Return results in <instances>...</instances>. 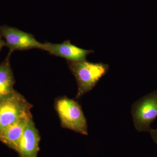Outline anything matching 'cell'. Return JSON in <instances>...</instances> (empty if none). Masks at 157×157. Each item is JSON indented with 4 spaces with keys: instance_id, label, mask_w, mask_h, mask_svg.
Listing matches in <instances>:
<instances>
[{
    "instance_id": "cell-8",
    "label": "cell",
    "mask_w": 157,
    "mask_h": 157,
    "mask_svg": "<svg viewBox=\"0 0 157 157\" xmlns=\"http://www.w3.org/2000/svg\"><path fill=\"white\" fill-rule=\"evenodd\" d=\"M32 118L19 121L1 130L0 140L17 151L18 143L22 137L26 125Z\"/></svg>"
},
{
    "instance_id": "cell-10",
    "label": "cell",
    "mask_w": 157,
    "mask_h": 157,
    "mask_svg": "<svg viewBox=\"0 0 157 157\" xmlns=\"http://www.w3.org/2000/svg\"><path fill=\"white\" fill-rule=\"evenodd\" d=\"M149 133L154 142L157 145V128L155 129H151Z\"/></svg>"
},
{
    "instance_id": "cell-5",
    "label": "cell",
    "mask_w": 157,
    "mask_h": 157,
    "mask_svg": "<svg viewBox=\"0 0 157 157\" xmlns=\"http://www.w3.org/2000/svg\"><path fill=\"white\" fill-rule=\"evenodd\" d=\"M0 35L6 40V45L10 49V53L15 50L42 49L43 43L37 41L32 34L15 28L0 26Z\"/></svg>"
},
{
    "instance_id": "cell-11",
    "label": "cell",
    "mask_w": 157,
    "mask_h": 157,
    "mask_svg": "<svg viewBox=\"0 0 157 157\" xmlns=\"http://www.w3.org/2000/svg\"><path fill=\"white\" fill-rule=\"evenodd\" d=\"M6 45V43L2 39V36L0 35V50L2 49L3 46Z\"/></svg>"
},
{
    "instance_id": "cell-6",
    "label": "cell",
    "mask_w": 157,
    "mask_h": 157,
    "mask_svg": "<svg viewBox=\"0 0 157 157\" xmlns=\"http://www.w3.org/2000/svg\"><path fill=\"white\" fill-rule=\"evenodd\" d=\"M42 50L71 61L85 60L88 55L94 53V51L79 48L71 44L70 41H65L61 44H53L49 42L43 43Z\"/></svg>"
},
{
    "instance_id": "cell-9",
    "label": "cell",
    "mask_w": 157,
    "mask_h": 157,
    "mask_svg": "<svg viewBox=\"0 0 157 157\" xmlns=\"http://www.w3.org/2000/svg\"><path fill=\"white\" fill-rule=\"evenodd\" d=\"M9 52L5 61L0 65V101L9 97L14 92L15 80L11 66Z\"/></svg>"
},
{
    "instance_id": "cell-7",
    "label": "cell",
    "mask_w": 157,
    "mask_h": 157,
    "mask_svg": "<svg viewBox=\"0 0 157 157\" xmlns=\"http://www.w3.org/2000/svg\"><path fill=\"white\" fill-rule=\"evenodd\" d=\"M40 136L33 118L28 122L18 143L17 151L20 157H38Z\"/></svg>"
},
{
    "instance_id": "cell-2",
    "label": "cell",
    "mask_w": 157,
    "mask_h": 157,
    "mask_svg": "<svg viewBox=\"0 0 157 157\" xmlns=\"http://www.w3.org/2000/svg\"><path fill=\"white\" fill-rule=\"evenodd\" d=\"M55 106L62 128L82 135H88L87 121L81 106L77 101L62 97L57 99Z\"/></svg>"
},
{
    "instance_id": "cell-1",
    "label": "cell",
    "mask_w": 157,
    "mask_h": 157,
    "mask_svg": "<svg viewBox=\"0 0 157 157\" xmlns=\"http://www.w3.org/2000/svg\"><path fill=\"white\" fill-rule=\"evenodd\" d=\"M69 69L76 78L78 86L76 99L81 98L95 86L107 74L109 66L102 63H94L85 60H67Z\"/></svg>"
},
{
    "instance_id": "cell-4",
    "label": "cell",
    "mask_w": 157,
    "mask_h": 157,
    "mask_svg": "<svg viewBox=\"0 0 157 157\" xmlns=\"http://www.w3.org/2000/svg\"><path fill=\"white\" fill-rule=\"evenodd\" d=\"M131 113L137 132L149 133L152 129L151 124L157 117V90L134 102Z\"/></svg>"
},
{
    "instance_id": "cell-3",
    "label": "cell",
    "mask_w": 157,
    "mask_h": 157,
    "mask_svg": "<svg viewBox=\"0 0 157 157\" xmlns=\"http://www.w3.org/2000/svg\"><path fill=\"white\" fill-rule=\"evenodd\" d=\"M32 105L19 93L0 101V131L19 121L32 118Z\"/></svg>"
}]
</instances>
